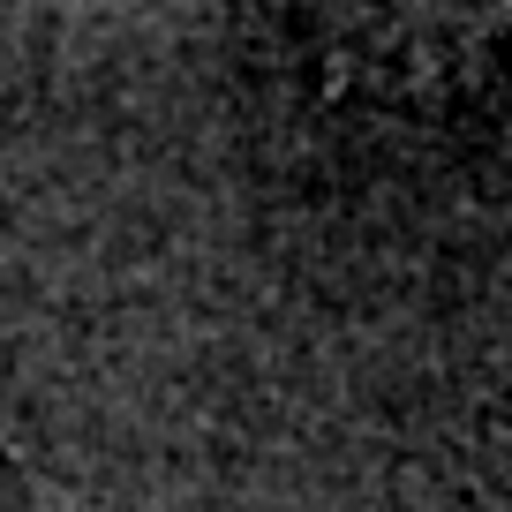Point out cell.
Instances as JSON below:
<instances>
[{
  "mask_svg": "<svg viewBox=\"0 0 512 512\" xmlns=\"http://www.w3.org/2000/svg\"><path fill=\"white\" fill-rule=\"evenodd\" d=\"M0 512H46V497H38V475H31V460L8 445V430H0Z\"/></svg>",
  "mask_w": 512,
  "mask_h": 512,
  "instance_id": "cell-1",
  "label": "cell"
}]
</instances>
